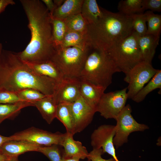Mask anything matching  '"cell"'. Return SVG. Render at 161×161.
I'll list each match as a JSON object with an SVG mask.
<instances>
[{
    "mask_svg": "<svg viewBox=\"0 0 161 161\" xmlns=\"http://www.w3.org/2000/svg\"><path fill=\"white\" fill-rule=\"evenodd\" d=\"M40 146L25 141L11 140L1 146L0 152L7 158L18 157L19 155L27 152L38 151Z\"/></svg>",
    "mask_w": 161,
    "mask_h": 161,
    "instance_id": "9a60e30c",
    "label": "cell"
},
{
    "mask_svg": "<svg viewBox=\"0 0 161 161\" xmlns=\"http://www.w3.org/2000/svg\"><path fill=\"white\" fill-rule=\"evenodd\" d=\"M5 161H18V157L7 158Z\"/></svg>",
    "mask_w": 161,
    "mask_h": 161,
    "instance_id": "b9f144b4",
    "label": "cell"
},
{
    "mask_svg": "<svg viewBox=\"0 0 161 161\" xmlns=\"http://www.w3.org/2000/svg\"><path fill=\"white\" fill-rule=\"evenodd\" d=\"M51 21L52 40L54 47L56 50L59 49L61 46L67 29L64 19L51 17Z\"/></svg>",
    "mask_w": 161,
    "mask_h": 161,
    "instance_id": "484cf974",
    "label": "cell"
},
{
    "mask_svg": "<svg viewBox=\"0 0 161 161\" xmlns=\"http://www.w3.org/2000/svg\"><path fill=\"white\" fill-rule=\"evenodd\" d=\"M62 161H79V158L76 157H65L62 156Z\"/></svg>",
    "mask_w": 161,
    "mask_h": 161,
    "instance_id": "f35d334b",
    "label": "cell"
},
{
    "mask_svg": "<svg viewBox=\"0 0 161 161\" xmlns=\"http://www.w3.org/2000/svg\"><path fill=\"white\" fill-rule=\"evenodd\" d=\"M34 106L32 103L21 102L13 104H0V123L4 120L15 116L23 108Z\"/></svg>",
    "mask_w": 161,
    "mask_h": 161,
    "instance_id": "d4e9b609",
    "label": "cell"
},
{
    "mask_svg": "<svg viewBox=\"0 0 161 161\" xmlns=\"http://www.w3.org/2000/svg\"><path fill=\"white\" fill-rule=\"evenodd\" d=\"M144 13L148 23L146 34L160 37L161 30V15L155 14L149 10L146 11Z\"/></svg>",
    "mask_w": 161,
    "mask_h": 161,
    "instance_id": "f1b7e54d",
    "label": "cell"
},
{
    "mask_svg": "<svg viewBox=\"0 0 161 161\" xmlns=\"http://www.w3.org/2000/svg\"><path fill=\"white\" fill-rule=\"evenodd\" d=\"M80 96L89 105L96 109L97 104L106 89L81 78H80Z\"/></svg>",
    "mask_w": 161,
    "mask_h": 161,
    "instance_id": "2e32d148",
    "label": "cell"
},
{
    "mask_svg": "<svg viewBox=\"0 0 161 161\" xmlns=\"http://www.w3.org/2000/svg\"><path fill=\"white\" fill-rule=\"evenodd\" d=\"M23 101L19 97L17 92L5 91H0V104H13Z\"/></svg>",
    "mask_w": 161,
    "mask_h": 161,
    "instance_id": "d6a6232c",
    "label": "cell"
},
{
    "mask_svg": "<svg viewBox=\"0 0 161 161\" xmlns=\"http://www.w3.org/2000/svg\"><path fill=\"white\" fill-rule=\"evenodd\" d=\"M73 136L72 134L66 132L62 146L64 148L62 157H76L80 159L87 158L89 153L86 147L80 142L74 140Z\"/></svg>",
    "mask_w": 161,
    "mask_h": 161,
    "instance_id": "e0dca14e",
    "label": "cell"
},
{
    "mask_svg": "<svg viewBox=\"0 0 161 161\" xmlns=\"http://www.w3.org/2000/svg\"><path fill=\"white\" fill-rule=\"evenodd\" d=\"M127 88L104 93L96 106V112L106 119H114L126 106L127 100Z\"/></svg>",
    "mask_w": 161,
    "mask_h": 161,
    "instance_id": "30bf717a",
    "label": "cell"
},
{
    "mask_svg": "<svg viewBox=\"0 0 161 161\" xmlns=\"http://www.w3.org/2000/svg\"><path fill=\"white\" fill-rule=\"evenodd\" d=\"M70 47H77L83 49H91L87 45L86 35L67 30L59 49Z\"/></svg>",
    "mask_w": 161,
    "mask_h": 161,
    "instance_id": "603a6c76",
    "label": "cell"
},
{
    "mask_svg": "<svg viewBox=\"0 0 161 161\" xmlns=\"http://www.w3.org/2000/svg\"><path fill=\"white\" fill-rule=\"evenodd\" d=\"M132 16L133 30L137 33L139 37H142L146 35L147 28L145 14H136Z\"/></svg>",
    "mask_w": 161,
    "mask_h": 161,
    "instance_id": "f546056e",
    "label": "cell"
},
{
    "mask_svg": "<svg viewBox=\"0 0 161 161\" xmlns=\"http://www.w3.org/2000/svg\"><path fill=\"white\" fill-rule=\"evenodd\" d=\"M64 20L66 24L67 30L86 35L87 24L81 13Z\"/></svg>",
    "mask_w": 161,
    "mask_h": 161,
    "instance_id": "83f0119b",
    "label": "cell"
},
{
    "mask_svg": "<svg viewBox=\"0 0 161 161\" xmlns=\"http://www.w3.org/2000/svg\"><path fill=\"white\" fill-rule=\"evenodd\" d=\"M55 6L56 7V9L58 7L60 6L64 1V0H55L53 1Z\"/></svg>",
    "mask_w": 161,
    "mask_h": 161,
    "instance_id": "ab89813d",
    "label": "cell"
},
{
    "mask_svg": "<svg viewBox=\"0 0 161 161\" xmlns=\"http://www.w3.org/2000/svg\"><path fill=\"white\" fill-rule=\"evenodd\" d=\"M83 0H66L54 11L51 17L64 19L81 13Z\"/></svg>",
    "mask_w": 161,
    "mask_h": 161,
    "instance_id": "ffe728a7",
    "label": "cell"
},
{
    "mask_svg": "<svg viewBox=\"0 0 161 161\" xmlns=\"http://www.w3.org/2000/svg\"><path fill=\"white\" fill-rule=\"evenodd\" d=\"M41 1L45 5L49 12L50 16H51L54 11L56 9L53 1L52 0H42Z\"/></svg>",
    "mask_w": 161,
    "mask_h": 161,
    "instance_id": "d590c367",
    "label": "cell"
},
{
    "mask_svg": "<svg viewBox=\"0 0 161 161\" xmlns=\"http://www.w3.org/2000/svg\"><path fill=\"white\" fill-rule=\"evenodd\" d=\"M115 132V126L106 124L101 125L92 133L91 144L93 148H101L104 153H107L115 161H120L116 155L113 143Z\"/></svg>",
    "mask_w": 161,
    "mask_h": 161,
    "instance_id": "8fae6325",
    "label": "cell"
},
{
    "mask_svg": "<svg viewBox=\"0 0 161 161\" xmlns=\"http://www.w3.org/2000/svg\"><path fill=\"white\" fill-rule=\"evenodd\" d=\"M160 38L150 34L139 37L138 45L142 61L151 64Z\"/></svg>",
    "mask_w": 161,
    "mask_h": 161,
    "instance_id": "ac0fdd59",
    "label": "cell"
},
{
    "mask_svg": "<svg viewBox=\"0 0 161 161\" xmlns=\"http://www.w3.org/2000/svg\"><path fill=\"white\" fill-rule=\"evenodd\" d=\"M17 93L23 101L32 103L48 96L37 90L32 88L24 89Z\"/></svg>",
    "mask_w": 161,
    "mask_h": 161,
    "instance_id": "4dcf8cb0",
    "label": "cell"
},
{
    "mask_svg": "<svg viewBox=\"0 0 161 161\" xmlns=\"http://www.w3.org/2000/svg\"><path fill=\"white\" fill-rule=\"evenodd\" d=\"M90 50L76 47L61 48L55 50L50 60L64 77L80 78Z\"/></svg>",
    "mask_w": 161,
    "mask_h": 161,
    "instance_id": "8992f818",
    "label": "cell"
},
{
    "mask_svg": "<svg viewBox=\"0 0 161 161\" xmlns=\"http://www.w3.org/2000/svg\"><path fill=\"white\" fill-rule=\"evenodd\" d=\"M132 111L131 106L128 104L125 106L115 119L117 123L113 143L116 149L127 143L128 137L131 133L143 131L149 128L147 125L137 122L131 114Z\"/></svg>",
    "mask_w": 161,
    "mask_h": 161,
    "instance_id": "52a82bcc",
    "label": "cell"
},
{
    "mask_svg": "<svg viewBox=\"0 0 161 161\" xmlns=\"http://www.w3.org/2000/svg\"><path fill=\"white\" fill-rule=\"evenodd\" d=\"M80 78L64 77L53 96L57 104L72 103L80 96Z\"/></svg>",
    "mask_w": 161,
    "mask_h": 161,
    "instance_id": "4fadbf2b",
    "label": "cell"
},
{
    "mask_svg": "<svg viewBox=\"0 0 161 161\" xmlns=\"http://www.w3.org/2000/svg\"><path fill=\"white\" fill-rule=\"evenodd\" d=\"M71 107L75 121L74 135L83 131L91 123L97 112L96 108L89 105L80 95L71 103Z\"/></svg>",
    "mask_w": 161,
    "mask_h": 161,
    "instance_id": "7c38bea8",
    "label": "cell"
},
{
    "mask_svg": "<svg viewBox=\"0 0 161 161\" xmlns=\"http://www.w3.org/2000/svg\"><path fill=\"white\" fill-rule=\"evenodd\" d=\"M11 140L10 137H4L0 135V148L5 142Z\"/></svg>",
    "mask_w": 161,
    "mask_h": 161,
    "instance_id": "74e56055",
    "label": "cell"
},
{
    "mask_svg": "<svg viewBox=\"0 0 161 161\" xmlns=\"http://www.w3.org/2000/svg\"><path fill=\"white\" fill-rule=\"evenodd\" d=\"M87 161H91L90 160H88Z\"/></svg>",
    "mask_w": 161,
    "mask_h": 161,
    "instance_id": "ee69618b",
    "label": "cell"
},
{
    "mask_svg": "<svg viewBox=\"0 0 161 161\" xmlns=\"http://www.w3.org/2000/svg\"><path fill=\"white\" fill-rule=\"evenodd\" d=\"M27 16L30 40L26 48L17 53L25 62L50 60L55 51L52 38L51 17L41 1L20 0Z\"/></svg>",
    "mask_w": 161,
    "mask_h": 161,
    "instance_id": "6da1fadb",
    "label": "cell"
},
{
    "mask_svg": "<svg viewBox=\"0 0 161 161\" xmlns=\"http://www.w3.org/2000/svg\"><path fill=\"white\" fill-rule=\"evenodd\" d=\"M142 0H124L119 2L117 8L119 13L127 16L143 13Z\"/></svg>",
    "mask_w": 161,
    "mask_h": 161,
    "instance_id": "4316f807",
    "label": "cell"
},
{
    "mask_svg": "<svg viewBox=\"0 0 161 161\" xmlns=\"http://www.w3.org/2000/svg\"><path fill=\"white\" fill-rule=\"evenodd\" d=\"M7 158L0 152V161H5Z\"/></svg>",
    "mask_w": 161,
    "mask_h": 161,
    "instance_id": "60d3db41",
    "label": "cell"
},
{
    "mask_svg": "<svg viewBox=\"0 0 161 161\" xmlns=\"http://www.w3.org/2000/svg\"><path fill=\"white\" fill-rule=\"evenodd\" d=\"M25 62L36 74L52 79L58 84L62 81L64 77L57 65L51 60L38 62Z\"/></svg>",
    "mask_w": 161,
    "mask_h": 161,
    "instance_id": "5bb4252c",
    "label": "cell"
},
{
    "mask_svg": "<svg viewBox=\"0 0 161 161\" xmlns=\"http://www.w3.org/2000/svg\"><path fill=\"white\" fill-rule=\"evenodd\" d=\"M142 7L144 11L149 10L153 12H160L161 11V0H142Z\"/></svg>",
    "mask_w": 161,
    "mask_h": 161,
    "instance_id": "836d02e7",
    "label": "cell"
},
{
    "mask_svg": "<svg viewBox=\"0 0 161 161\" xmlns=\"http://www.w3.org/2000/svg\"><path fill=\"white\" fill-rule=\"evenodd\" d=\"M104 154L101 148H93V149L89 153L87 158L91 161H115L112 157L108 159L102 158L101 155Z\"/></svg>",
    "mask_w": 161,
    "mask_h": 161,
    "instance_id": "e575fe53",
    "label": "cell"
},
{
    "mask_svg": "<svg viewBox=\"0 0 161 161\" xmlns=\"http://www.w3.org/2000/svg\"><path fill=\"white\" fill-rule=\"evenodd\" d=\"M92 49L88 55L80 78L106 89L112 83L113 74L121 71L106 52Z\"/></svg>",
    "mask_w": 161,
    "mask_h": 161,
    "instance_id": "277c9868",
    "label": "cell"
},
{
    "mask_svg": "<svg viewBox=\"0 0 161 161\" xmlns=\"http://www.w3.org/2000/svg\"><path fill=\"white\" fill-rule=\"evenodd\" d=\"M139 37L133 30L129 35L105 52L121 72L125 74L142 61L138 45Z\"/></svg>",
    "mask_w": 161,
    "mask_h": 161,
    "instance_id": "5b68a950",
    "label": "cell"
},
{
    "mask_svg": "<svg viewBox=\"0 0 161 161\" xmlns=\"http://www.w3.org/2000/svg\"><path fill=\"white\" fill-rule=\"evenodd\" d=\"M158 70L153 68L151 64L142 61L126 74L124 81L129 84L127 87L128 98L132 99Z\"/></svg>",
    "mask_w": 161,
    "mask_h": 161,
    "instance_id": "ba28073f",
    "label": "cell"
},
{
    "mask_svg": "<svg viewBox=\"0 0 161 161\" xmlns=\"http://www.w3.org/2000/svg\"><path fill=\"white\" fill-rule=\"evenodd\" d=\"M42 116L48 124L55 118L57 104L53 95L48 96L33 103Z\"/></svg>",
    "mask_w": 161,
    "mask_h": 161,
    "instance_id": "d6986e66",
    "label": "cell"
},
{
    "mask_svg": "<svg viewBox=\"0 0 161 161\" xmlns=\"http://www.w3.org/2000/svg\"><path fill=\"white\" fill-rule=\"evenodd\" d=\"M103 13V9L100 8L96 0H83L81 14L87 25L96 22Z\"/></svg>",
    "mask_w": 161,
    "mask_h": 161,
    "instance_id": "7402d4cb",
    "label": "cell"
},
{
    "mask_svg": "<svg viewBox=\"0 0 161 161\" xmlns=\"http://www.w3.org/2000/svg\"><path fill=\"white\" fill-rule=\"evenodd\" d=\"M55 118L65 127L66 132L74 135L75 121L71 103H61L57 104Z\"/></svg>",
    "mask_w": 161,
    "mask_h": 161,
    "instance_id": "44dd1931",
    "label": "cell"
},
{
    "mask_svg": "<svg viewBox=\"0 0 161 161\" xmlns=\"http://www.w3.org/2000/svg\"><path fill=\"white\" fill-rule=\"evenodd\" d=\"M157 89H161V70L159 69L157 72L148 82L132 98V100L137 103L143 101L146 96L150 92Z\"/></svg>",
    "mask_w": 161,
    "mask_h": 161,
    "instance_id": "cb8c5ba5",
    "label": "cell"
},
{
    "mask_svg": "<svg viewBox=\"0 0 161 161\" xmlns=\"http://www.w3.org/2000/svg\"><path fill=\"white\" fill-rule=\"evenodd\" d=\"M66 135V132L52 133L31 127L10 137L11 140L25 141L40 146H62Z\"/></svg>",
    "mask_w": 161,
    "mask_h": 161,
    "instance_id": "9c48e42d",
    "label": "cell"
},
{
    "mask_svg": "<svg viewBox=\"0 0 161 161\" xmlns=\"http://www.w3.org/2000/svg\"><path fill=\"white\" fill-rule=\"evenodd\" d=\"M58 84L52 79L35 73L17 53L3 49L0 56V91L17 92L32 88L50 96Z\"/></svg>",
    "mask_w": 161,
    "mask_h": 161,
    "instance_id": "7a4b0ae2",
    "label": "cell"
},
{
    "mask_svg": "<svg viewBox=\"0 0 161 161\" xmlns=\"http://www.w3.org/2000/svg\"><path fill=\"white\" fill-rule=\"evenodd\" d=\"M103 16L87 26L86 37L91 49L106 51L118 41L129 35L133 30L132 16L113 13L103 9Z\"/></svg>",
    "mask_w": 161,
    "mask_h": 161,
    "instance_id": "3957f363",
    "label": "cell"
},
{
    "mask_svg": "<svg viewBox=\"0 0 161 161\" xmlns=\"http://www.w3.org/2000/svg\"><path fill=\"white\" fill-rule=\"evenodd\" d=\"M15 4L13 0H0V14L4 11L8 5H13Z\"/></svg>",
    "mask_w": 161,
    "mask_h": 161,
    "instance_id": "8d00e7d4",
    "label": "cell"
},
{
    "mask_svg": "<svg viewBox=\"0 0 161 161\" xmlns=\"http://www.w3.org/2000/svg\"><path fill=\"white\" fill-rule=\"evenodd\" d=\"M3 49L2 44L0 42V56L1 54Z\"/></svg>",
    "mask_w": 161,
    "mask_h": 161,
    "instance_id": "7bdbcfd3",
    "label": "cell"
},
{
    "mask_svg": "<svg viewBox=\"0 0 161 161\" xmlns=\"http://www.w3.org/2000/svg\"><path fill=\"white\" fill-rule=\"evenodd\" d=\"M56 145L49 146H41L38 151L46 156L51 161H62V156Z\"/></svg>",
    "mask_w": 161,
    "mask_h": 161,
    "instance_id": "1f68e13d",
    "label": "cell"
}]
</instances>
